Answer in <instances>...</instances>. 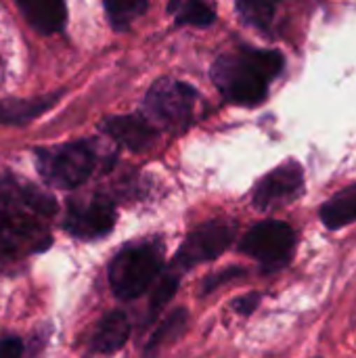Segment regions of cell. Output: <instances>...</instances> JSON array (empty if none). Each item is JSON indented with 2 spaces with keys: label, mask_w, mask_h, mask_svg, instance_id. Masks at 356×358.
<instances>
[{
  "label": "cell",
  "mask_w": 356,
  "mask_h": 358,
  "mask_svg": "<svg viewBox=\"0 0 356 358\" xmlns=\"http://www.w3.org/2000/svg\"><path fill=\"white\" fill-rule=\"evenodd\" d=\"M25 344L17 336H4L0 338V358H23Z\"/></svg>",
  "instance_id": "21"
},
{
  "label": "cell",
  "mask_w": 356,
  "mask_h": 358,
  "mask_svg": "<svg viewBox=\"0 0 356 358\" xmlns=\"http://www.w3.org/2000/svg\"><path fill=\"white\" fill-rule=\"evenodd\" d=\"M233 239H235L233 222L210 220L187 235V239L183 241V245L178 248L172 260V268L180 273V271H191L201 262H212L231 248Z\"/></svg>",
  "instance_id": "7"
},
{
  "label": "cell",
  "mask_w": 356,
  "mask_h": 358,
  "mask_svg": "<svg viewBox=\"0 0 356 358\" xmlns=\"http://www.w3.org/2000/svg\"><path fill=\"white\" fill-rule=\"evenodd\" d=\"M170 10L176 15L178 23L187 25H210L214 21V10L206 0H172Z\"/></svg>",
  "instance_id": "17"
},
{
  "label": "cell",
  "mask_w": 356,
  "mask_h": 358,
  "mask_svg": "<svg viewBox=\"0 0 356 358\" xmlns=\"http://www.w3.org/2000/svg\"><path fill=\"white\" fill-rule=\"evenodd\" d=\"M243 275H245V271L239 268V266H229V268H225L220 273H214V275L206 277V281L201 285V296H208L214 289H218L220 285H227V283H231V281H235V279H239Z\"/></svg>",
  "instance_id": "20"
},
{
  "label": "cell",
  "mask_w": 356,
  "mask_h": 358,
  "mask_svg": "<svg viewBox=\"0 0 356 358\" xmlns=\"http://www.w3.org/2000/svg\"><path fill=\"white\" fill-rule=\"evenodd\" d=\"M323 224L329 231L344 229L346 224L356 220V185H350L342 191H338L334 197H329L321 212H319Z\"/></svg>",
  "instance_id": "14"
},
{
  "label": "cell",
  "mask_w": 356,
  "mask_h": 358,
  "mask_svg": "<svg viewBox=\"0 0 356 358\" xmlns=\"http://www.w3.org/2000/svg\"><path fill=\"white\" fill-rule=\"evenodd\" d=\"M105 132L115 138L120 145L132 149V151H145L155 143V128L149 117L143 115H122V117H109L103 124Z\"/></svg>",
  "instance_id": "11"
},
{
  "label": "cell",
  "mask_w": 356,
  "mask_h": 358,
  "mask_svg": "<svg viewBox=\"0 0 356 358\" xmlns=\"http://www.w3.org/2000/svg\"><path fill=\"white\" fill-rule=\"evenodd\" d=\"M0 208L31 214L44 220L57 214V199L29 180L0 172Z\"/></svg>",
  "instance_id": "10"
},
{
  "label": "cell",
  "mask_w": 356,
  "mask_h": 358,
  "mask_svg": "<svg viewBox=\"0 0 356 358\" xmlns=\"http://www.w3.org/2000/svg\"><path fill=\"white\" fill-rule=\"evenodd\" d=\"M304 189V172L298 162H287L269 172L258 180L252 191V203L266 212L279 206H285L302 195Z\"/></svg>",
  "instance_id": "9"
},
{
  "label": "cell",
  "mask_w": 356,
  "mask_h": 358,
  "mask_svg": "<svg viewBox=\"0 0 356 358\" xmlns=\"http://www.w3.org/2000/svg\"><path fill=\"white\" fill-rule=\"evenodd\" d=\"M187 323H189V315H187L185 308L172 310V313L162 321V325L153 331V336L149 338V342H147V346H145V357H157V352H159L166 344H172L174 340H178V338L187 331Z\"/></svg>",
  "instance_id": "15"
},
{
  "label": "cell",
  "mask_w": 356,
  "mask_h": 358,
  "mask_svg": "<svg viewBox=\"0 0 356 358\" xmlns=\"http://www.w3.org/2000/svg\"><path fill=\"white\" fill-rule=\"evenodd\" d=\"M130 338V321L122 310L107 313L90 336V350L94 355H115Z\"/></svg>",
  "instance_id": "12"
},
{
  "label": "cell",
  "mask_w": 356,
  "mask_h": 358,
  "mask_svg": "<svg viewBox=\"0 0 356 358\" xmlns=\"http://www.w3.org/2000/svg\"><path fill=\"white\" fill-rule=\"evenodd\" d=\"M260 302H262V294H258V292H250V294H245V296H241V298L233 300V308H235V313H239V315L248 317V315H252V313L260 306Z\"/></svg>",
  "instance_id": "22"
},
{
  "label": "cell",
  "mask_w": 356,
  "mask_h": 358,
  "mask_svg": "<svg viewBox=\"0 0 356 358\" xmlns=\"http://www.w3.org/2000/svg\"><path fill=\"white\" fill-rule=\"evenodd\" d=\"M178 273L172 268V271H168L164 277H159L157 281H155V285H153V294H151V302H149V315L151 317H155L172 298H174V294H176V289H178Z\"/></svg>",
  "instance_id": "19"
},
{
  "label": "cell",
  "mask_w": 356,
  "mask_h": 358,
  "mask_svg": "<svg viewBox=\"0 0 356 358\" xmlns=\"http://www.w3.org/2000/svg\"><path fill=\"white\" fill-rule=\"evenodd\" d=\"M38 172L55 189H76L88 180L97 166V147L92 141H76L36 153Z\"/></svg>",
  "instance_id": "3"
},
{
  "label": "cell",
  "mask_w": 356,
  "mask_h": 358,
  "mask_svg": "<svg viewBox=\"0 0 356 358\" xmlns=\"http://www.w3.org/2000/svg\"><path fill=\"white\" fill-rule=\"evenodd\" d=\"M105 13L115 29H126L145 10L149 0H103Z\"/></svg>",
  "instance_id": "18"
},
{
  "label": "cell",
  "mask_w": 356,
  "mask_h": 358,
  "mask_svg": "<svg viewBox=\"0 0 356 358\" xmlns=\"http://www.w3.org/2000/svg\"><path fill=\"white\" fill-rule=\"evenodd\" d=\"M164 268V250L159 243L141 241L124 245L109 262V287L120 300H134L149 292Z\"/></svg>",
  "instance_id": "2"
},
{
  "label": "cell",
  "mask_w": 356,
  "mask_h": 358,
  "mask_svg": "<svg viewBox=\"0 0 356 358\" xmlns=\"http://www.w3.org/2000/svg\"><path fill=\"white\" fill-rule=\"evenodd\" d=\"M23 17L40 34H55L65 27L67 6L65 0H15Z\"/></svg>",
  "instance_id": "13"
},
{
  "label": "cell",
  "mask_w": 356,
  "mask_h": 358,
  "mask_svg": "<svg viewBox=\"0 0 356 358\" xmlns=\"http://www.w3.org/2000/svg\"><path fill=\"white\" fill-rule=\"evenodd\" d=\"M118 212L115 203L105 195H90L82 199H71L63 218V229L73 239L97 241L113 231Z\"/></svg>",
  "instance_id": "8"
},
{
  "label": "cell",
  "mask_w": 356,
  "mask_h": 358,
  "mask_svg": "<svg viewBox=\"0 0 356 358\" xmlns=\"http://www.w3.org/2000/svg\"><path fill=\"white\" fill-rule=\"evenodd\" d=\"M195 103H197L195 88L170 78L157 80L145 96L147 117L159 124L162 128H170V130H180L189 124Z\"/></svg>",
  "instance_id": "5"
},
{
  "label": "cell",
  "mask_w": 356,
  "mask_h": 358,
  "mask_svg": "<svg viewBox=\"0 0 356 358\" xmlns=\"http://www.w3.org/2000/svg\"><path fill=\"white\" fill-rule=\"evenodd\" d=\"M239 250L258 260L262 266V273H277L285 268L294 256L296 250V233L287 222L281 220H266L256 227H252L241 243Z\"/></svg>",
  "instance_id": "4"
},
{
  "label": "cell",
  "mask_w": 356,
  "mask_h": 358,
  "mask_svg": "<svg viewBox=\"0 0 356 358\" xmlns=\"http://www.w3.org/2000/svg\"><path fill=\"white\" fill-rule=\"evenodd\" d=\"M277 4L279 0H237V13L248 25L258 29H269Z\"/></svg>",
  "instance_id": "16"
},
{
  "label": "cell",
  "mask_w": 356,
  "mask_h": 358,
  "mask_svg": "<svg viewBox=\"0 0 356 358\" xmlns=\"http://www.w3.org/2000/svg\"><path fill=\"white\" fill-rule=\"evenodd\" d=\"M52 237L42 218L0 208V256L25 258L50 250Z\"/></svg>",
  "instance_id": "6"
},
{
  "label": "cell",
  "mask_w": 356,
  "mask_h": 358,
  "mask_svg": "<svg viewBox=\"0 0 356 358\" xmlns=\"http://www.w3.org/2000/svg\"><path fill=\"white\" fill-rule=\"evenodd\" d=\"M283 63L277 50L243 48L220 55L212 65V80L227 101L254 107L266 99L269 84L283 71Z\"/></svg>",
  "instance_id": "1"
}]
</instances>
